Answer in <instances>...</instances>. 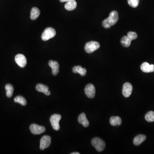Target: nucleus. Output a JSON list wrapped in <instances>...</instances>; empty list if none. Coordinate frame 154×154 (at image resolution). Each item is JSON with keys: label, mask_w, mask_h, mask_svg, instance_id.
<instances>
[{"label": "nucleus", "mask_w": 154, "mask_h": 154, "mask_svg": "<svg viewBox=\"0 0 154 154\" xmlns=\"http://www.w3.org/2000/svg\"><path fill=\"white\" fill-rule=\"evenodd\" d=\"M61 119V116L59 114H53L51 117L50 121L51 126L53 129L55 131H58L60 128L59 122Z\"/></svg>", "instance_id": "39448f33"}, {"label": "nucleus", "mask_w": 154, "mask_h": 154, "mask_svg": "<svg viewBox=\"0 0 154 154\" xmlns=\"http://www.w3.org/2000/svg\"><path fill=\"white\" fill-rule=\"evenodd\" d=\"M71 154H80V153H77V152H76V153H71Z\"/></svg>", "instance_id": "bb28decb"}, {"label": "nucleus", "mask_w": 154, "mask_h": 154, "mask_svg": "<svg viewBox=\"0 0 154 154\" xmlns=\"http://www.w3.org/2000/svg\"><path fill=\"white\" fill-rule=\"evenodd\" d=\"M72 71L74 73H79L80 76H84L86 75V70L85 68H82L81 66H74L72 69Z\"/></svg>", "instance_id": "dca6fc26"}, {"label": "nucleus", "mask_w": 154, "mask_h": 154, "mask_svg": "<svg viewBox=\"0 0 154 154\" xmlns=\"http://www.w3.org/2000/svg\"><path fill=\"white\" fill-rule=\"evenodd\" d=\"M127 36H128L131 40H133L137 38V35L136 32L130 31V32H129L128 33Z\"/></svg>", "instance_id": "393cba45"}, {"label": "nucleus", "mask_w": 154, "mask_h": 154, "mask_svg": "<svg viewBox=\"0 0 154 154\" xmlns=\"http://www.w3.org/2000/svg\"><path fill=\"white\" fill-rule=\"evenodd\" d=\"M140 69L143 72L145 73L154 72V65H150L148 63L144 62L142 64Z\"/></svg>", "instance_id": "9b49d317"}, {"label": "nucleus", "mask_w": 154, "mask_h": 154, "mask_svg": "<svg viewBox=\"0 0 154 154\" xmlns=\"http://www.w3.org/2000/svg\"><path fill=\"white\" fill-rule=\"evenodd\" d=\"M78 121L80 124H82L84 127H87L89 126V122L84 113H82L79 115Z\"/></svg>", "instance_id": "2eb2a0df"}, {"label": "nucleus", "mask_w": 154, "mask_h": 154, "mask_svg": "<svg viewBox=\"0 0 154 154\" xmlns=\"http://www.w3.org/2000/svg\"><path fill=\"white\" fill-rule=\"evenodd\" d=\"M6 91V95L8 98L12 97L14 93V88L13 86L10 84H7L5 86Z\"/></svg>", "instance_id": "412c9836"}, {"label": "nucleus", "mask_w": 154, "mask_h": 154, "mask_svg": "<svg viewBox=\"0 0 154 154\" xmlns=\"http://www.w3.org/2000/svg\"><path fill=\"white\" fill-rule=\"evenodd\" d=\"M30 129L32 134L34 135L41 134L45 131V128L44 127L39 126L36 124L30 125Z\"/></svg>", "instance_id": "6e6552de"}, {"label": "nucleus", "mask_w": 154, "mask_h": 154, "mask_svg": "<svg viewBox=\"0 0 154 154\" xmlns=\"http://www.w3.org/2000/svg\"><path fill=\"white\" fill-rule=\"evenodd\" d=\"M51 137L49 136L45 135L42 137L40 142V149L44 150L49 147L51 144Z\"/></svg>", "instance_id": "423d86ee"}, {"label": "nucleus", "mask_w": 154, "mask_h": 154, "mask_svg": "<svg viewBox=\"0 0 154 154\" xmlns=\"http://www.w3.org/2000/svg\"><path fill=\"white\" fill-rule=\"evenodd\" d=\"M36 88L37 91L43 93L46 96H49L51 94L50 92L49 91V87L43 84H38L36 85Z\"/></svg>", "instance_id": "ddd939ff"}, {"label": "nucleus", "mask_w": 154, "mask_h": 154, "mask_svg": "<svg viewBox=\"0 0 154 154\" xmlns=\"http://www.w3.org/2000/svg\"><path fill=\"white\" fill-rule=\"evenodd\" d=\"M40 12L37 7H33L30 13V19L32 20H35L40 15Z\"/></svg>", "instance_id": "6ab92c4d"}, {"label": "nucleus", "mask_w": 154, "mask_h": 154, "mask_svg": "<svg viewBox=\"0 0 154 154\" xmlns=\"http://www.w3.org/2000/svg\"><path fill=\"white\" fill-rule=\"evenodd\" d=\"M100 47V45L98 42L91 41L86 43L85 45L84 49L86 53L90 54L97 50Z\"/></svg>", "instance_id": "7ed1b4c3"}, {"label": "nucleus", "mask_w": 154, "mask_h": 154, "mask_svg": "<svg viewBox=\"0 0 154 154\" xmlns=\"http://www.w3.org/2000/svg\"><path fill=\"white\" fill-rule=\"evenodd\" d=\"M119 19V14L116 11H113L109 15V17L102 22V26L105 28H109L117 23Z\"/></svg>", "instance_id": "f257e3e1"}, {"label": "nucleus", "mask_w": 154, "mask_h": 154, "mask_svg": "<svg viewBox=\"0 0 154 154\" xmlns=\"http://www.w3.org/2000/svg\"><path fill=\"white\" fill-rule=\"evenodd\" d=\"M15 61L19 67L24 68L27 64L26 58L22 54H18L15 57Z\"/></svg>", "instance_id": "9d476101"}, {"label": "nucleus", "mask_w": 154, "mask_h": 154, "mask_svg": "<svg viewBox=\"0 0 154 154\" xmlns=\"http://www.w3.org/2000/svg\"><path fill=\"white\" fill-rule=\"evenodd\" d=\"M132 41L127 36H124L121 39V43L123 47H128L131 45Z\"/></svg>", "instance_id": "aec40b11"}, {"label": "nucleus", "mask_w": 154, "mask_h": 154, "mask_svg": "<svg viewBox=\"0 0 154 154\" xmlns=\"http://www.w3.org/2000/svg\"><path fill=\"white\" fill-rule=\"evenodd\" d=\"M128 4L133 8H136L138 6L139 0H128Z\"/></svg>", "instance_id": "b1692460"}, {"label": "nucleus", "mask_w": 154, "mask_h": 154, "mask_svg": "<svg viewBox=\"0 0 154 154\" xmlns=\"http://www.w3.org/2000/svg\"><path fill=\"white\" fill-rule=\"evenodd\" d=\"M132 90V86L130 83H125L123 85L122 88V94L123 96L126 98H128L131 96Z\"/></svg>", "instance_id": "1a4fd4ad"}, {"label": "nucleus", "mask_w": 154, "mask_h": 154, "mask_svg": "<svg viewBox=\"0 0 154 154\" xmlns=\"http://www.w3.org/2000/svg\"><path fill=\"white\" fill-rule=\"evenodd\" d=\"M92 145L98 152H102L105 147V143L103 140L98 137L93 138L91 141Z\"/></svg>", "instance_id": "f03ea898"}, {"label": "nucleus", "mask_w": 154, "mask_h": 154, "mask_svg": "<svg viewBox=\"0 0 154 154\" xmlns=\"http://www.w3.org/2000/svg\"><path fill=\"white\" fill-rule=\"evenodd\" d=\"M85 93L86 96L90 99L94 98L96 94V89L92 84H88L86 86L84 89Z\"/></svg>", "instance_id": "0eeeda50"}, {"label": "nucleus", "mask_w": 154, "mask_h": 154, "mask_svg": "<svg viewBox=\"0 0 154 154\" xmlns=\"http://www.w3.org/2000/svg\"><path fill=\"white\" fill-rule=\"evenodd\" d=\"M145 119L149 122H153L154 121V112L149 111L145 116Z\"/></svg>", "instance_id": "5701e85b"}, {"label": "nucleus", "mask_w": 154, "mask_h": 154, "mask_svg": "<svg viewBox=\"0 0 154 154\" xmlns=\"http://www.w3.org/2000/svg\"><path fill=\"white\" fill-rule=\"evenodd\" d=\"M146 136L144 135L140 134L135 137L133 140V143L135 146H139L146 140Z\"/></svg>", "instance_id": "f3484780"}, {"label": "nucleus", "mask_w": 154, "mask_h": 154, "mask_svg": "<svg viewBox=\"0 0 154 154\" xmlns=\"http://www.w3.org/2000/svg\"><path fill=\"white\" fill-rule=\"evenodd\" d=\"M56 34V32L52 28H48L45 29L42 34V39L43 41H46L55 37Z\"/></svg>", "instance_id": "20e7f679"}, {"label": "nucleus", "mask_w": 154, "mask_h": 154, "mask_svg": "<svg viewBox=\"0 0 154 154\" xmlns=\"http://www.w3.org/2000/svg\"><path fill=\"white\" fill-rule=\"evenodd\" d=\"M77 2L75 0H70L66 2L65 5V8L68 11H72L77 7Z\"/></svg>", "instance_id": "4468645a"}, {"label": "nucleus", "mask_w": 154, "mask_h": 154, "mask_svg": "<svg viewBox=\"0 0 154 154\" xmlns=\"http://www.w3.org/2000/svg\"><path fill=\"white\" fill-rule=\"evenodd\" d=\"M70 1V0H59L61 2H67L68 1Z\"/></svg>", "instance_id": "a878e982"}, {"label": "nucleus", "mask_w": 154, "mask_h": 154, "mask_svg": "<svg viewBox=\"0 0 154 154\" xmlns=\"http://www.w3.org/2000/svg\"><path fill=\"white\" fill-rule=\"evenodd\" d=\"M14 102L18 103L23 106L26 105L27 104V101L26 99L22 96H16L14 98Z\"/></svg>", "instance_id": "4be33fe9"}, {"label": "nucleus", "mask_w": 154, "mask_h": 154, "mask_svg": "<svg viewBox=\"0 0 154 154\" xmlns=\"http://www.w3.org/2000/svg\"><path fill=\"white\" fill-rule=\"evenodd\" d=\"M49 65L52 69V73L54 76H57L59 72V65L57 61L50 60L49 62Z\"/></svg>", "instance_id": "f8f14e48"}, {"label": "nucleus", "mask_w": 154, "mask_h": 154, "mask_svg": "<svg viewBox=\"0 0 154 154\" xmlns=\"http://www.w3.org/2000/svg\"><path fill=\"white\" fill-rule=\"evenodd\" d=\"M110 123L113 126H120L122 124L121 119L119 116H112L110 119Z\"/></svg>", "instance_id": "a211bd4d"}]
</instances>
